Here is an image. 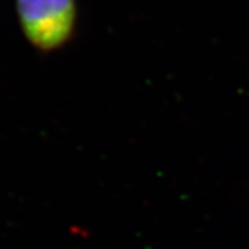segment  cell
Wrapping results in <instances>:
<instances>
[{"label":"cell","mask_w":249,"mask_h":249,"mask_svg":"<svg viewBox=\"0 0 249 249\" xmlns=\"http://www.w3.org/2000/svg\"><path fill=\"white\" fill-rule=\"evenodd\" d=\"M15 11L23 36L39 53L62 50L77 32V0H15Z\"/></svg>","instance_id":"1"}]
</instances>
